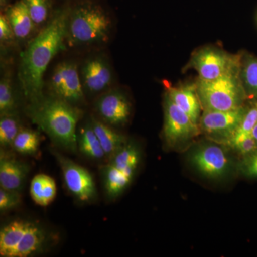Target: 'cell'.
Instances as JSON below:
<instances>
[{
  "mask_svg": "<svg viewBox=\"0 0 257 257\" xmlns=\"http://www.w3.org/2000/svg\"><path fill=\"white\" fill-rule=\"evenodd\" d=\"M189 162L199 173L209 179L222 178L231 170L227 152L215 144H206L196 148L190 154Z\"/></svg>",
  "mask_w": 257,
  "mask_h": 257,
  "instance_id": "9c48e42d",
  "label": "cell"
},
{
  "mask_svg": "<svg viewBox=\"0 0 257 257\" xmlns=\"http://www.w3.org/2000/svg\"><path fill=\"white\" fill-rule=\"evenodd\" d=\"M46 241L45 229L37 223L10 221L0 230V256H34L42 251Z\"/></svg>",
  "mask_w": 257,
  "mask_h": 257,
  "instance_id": "277c9868",
  "label": "cell"
},
{
  "mask_svg": "<svg viewBox=\"0 0 257 257\" xmlns=\"http://www.w3.org/2000/svg\"><path fill=\"white\" fill-rule=\"evenodd\" d=\"M69 15L60 11L29 44L21 55L19 78L24 94L30 102L43 97V78L47 67L64 46Z\"/></svg>",
  "mask_w": 257,
  "mask_h": 257,
  "instance_id": "6da1fadb",
  "label": "cell"
},
{
  "mask_svg": "<svg viewBox=\"0 0 257 257\" xmlns=\"http://www.w3.org/2000/svg\"><path fill=\"white\" fill-rule=\"evenodd\" d=\"M77 147L83 155L93 160H101L105 156L92 124L81 128L77 135Z\"/></svg>",
  "mask_w": 257,
  "mask_h": 257,
  "instance_id": "7402d4cb",
  "label": "cell"
},
{
  "mask_svg": "<svg viewBox=\"0 0 257 257\" xmlns=\"http://www.w3.org/2000/svg\"><path fill=\"white\" fill-rule=\"evenodd\" d=\"M15 99L11 81L5 77L0 82V113L1 115L15 113Z\"/></svg>",
  "mask_w": 257,
  "mask_h": 257,
  "instance_id": "484cf974",
  "label": "cell"
},
{
  "mask_svg": "<svg viewBox=\"0 0 257 257\" xmlns=\"http://www.w3.org/2000/svg\"><path fill=\"white\" fill-rule=\"evenodd\" d=\"M15 36L13 28L10 25L9 20L6 15H1L0 16V39L3 40H8Z\"/></svg>",
  "mask_w": 257,
  "mask_h": 257,
  "instance_id": "4dcf8cb0",
  "label": "cell"
},
{
  "mask_svg": "<svg viewBox=\"0 0 257 257\" xmlns=\"http://www.w3.org/2000/svg\"><path fill=\"white\" fill-rule=\"evenodd\" d=\"M28 114L57 145L72 152L77 151V124L80 111L72 104L56 96H43L31 103Z\"/></svg>",
  "mask_w": 257,
  "mask_h": 257,
  "instance_id": "7a4b0ae2",
  "label": "cell"
},
{
  "mask_svg": "<svg viewBox=\"0 0 257 257\" xmlns=\"http://www.w3.org/2000/svg\"><path fill=\"white\" fill-rule=\"evenodd\" d=\"M238 168L244 177L257 179V149L243 156Z\"/></svg>",
  "mask_w": 257,
  "mask_h": 257,
  "instance_id": "83f0119b",
  "label": "cell"
},
{
  "mask_svg": "<svg viewBox=\"0 0 257 257\" xmlns=\"http://www.w3.org/2000/svg\"><path fill=\"white\" fill-rule=\"evenodd\" d=\"M82 76L84 86L93 93L105 89L110 84L112 77L109 66L100 58L88 61L83 67Z\"/></svg>",
  "mask_w": 257,
  "mask_h": 257,
  "instance_id": "9a60e30c",
  "label": "cell"
},
{
  "mask_svg": "<svg viewBox=\"0 0 257 257\" xmlns=\"http://www.w3.org/2000/svg\"><path fill=\"white\" fill-rule=\"evenodd\" d=\"M66 187L82 202H90L96 197L95 183L89 171L60 154H56Z\"/></svg>",
  "mask_w": 257,
  "mask_h": 257,
  "instance_id": "30bf717a",
  "label": "cell"
},
{
  "mask_svg": "<svg viewBox=\"0 0 257 257\" xmlns=\"http://www.w3.org/2000/svg\"><path fill=\"white\" fill-rule=\"evenodd\" d=\"M96 109L104 121L114 126L126 124L131 115L130 101L122 93L117 91L101 96L96 104Z\"/></svg>",
  "mask_w": 257,
  "mask_h": 257,
  "instance_id": "7c38bea8",
  "label": "cell"
},
{
  "mask_svg": "<svg viewBox=\"0 0 257 257\" xmlns=\"http://www.w3.org/2000/svg\"><path fill=\"white\" fill-rule=\"evenodd\" d=\"M110 157L109 164L133 178L140 160V152L135 145L125 143Z\"/></svg>",
  "mask_w": 257,
  "mask_h": 257,
  "instance_id": "d6986e66",
  "label": "cell"
},
{
  "mask_svg": "<svg viewBox=\"0 0 257 257\" xmlns=\"http://www.w3.org/2000/svg\"><path fill=\"white\" fill-rule=\"evenodd\" d=\"M30 192L35 204L41 207H47L55 200L57 194L55 181L45 174L37 175L32 179Z\"/></svg>",
  "mask_w": 257,
  "mask_h": 257,
  "instance_id": "ac0fdd59",
  "label": "cell"
},
{
  "mask_svg": "<svg viewBox=\"0 0 257 257\" xmlns=\"http://www.w3.org/2000/svg\"><path fill=\"white\" fill-rule=\"evenodd\" d=\"M239 77L246 101L257 102L256 57L248 52H240Z\"/></svg>",
  "mask_w": 257,
  "mask_h": 257,
  "instance_id": "2e32d148",
  "label": "cell"
},
{
  "mask_svg": "<svg viewBox=\"0 0 257 257\" xmlns=\"http://www.w3.org/2000/svg\"><path fill=\"white\" fill-rule=\"evenodd\" d=\"M164 108V138L169 146H180L188 143L201 133L199 125L195 124L188 115L176 106L166 93Z\"/></svg>",
  "mask_w": 257,
  "mask_h": 257,
  "instance_id": "ba28073f",
  "label": "cell"
},
{
  "mask_svg": "<svg viewBox=\"0 0 257 257\" xmlns=\"http://www.w3.org/2000/svg\"><path fill=\"white\" fill-rule=\"evenodd\" d=\"M40 144V139L38 133L25 128L20 130L12 147L18 153L31 155L38 151Z\"/></svg>",
  "mask_w": 257,
  "mask_h": 257,
  "instance_id": "cb8c5ba5",
  "label": "cell"
},
{
  "mask_svg": "<svg viewBox=\"0 0 257 257\" xmlns=\"http://www.w3.org/2000/svg\"><path fill=\"white\" fill-rule=\"evenodd\" d=\"M239 62L240 52L231 54L220 47L208 45L193 52L184 70L194 69L199 78L213 80L237 69Z\"/></svg>",
  "mask_w": 257,
  "mask_h": 257,
  "instance_id": "8992f818",
  "label": "cell"
},
{
  "mask_svg": "<svg viewBox=\"0 0 257 257\" xmlns=\"http://www.w3.org/2000/svg\"><path fill=\"white\" fill-rule=\"evenodd\" d=\"M102 175L106 194L111 199L122 194L133 179L111 164L104 167Z\"/></svg>",
  "mask_w": 257,
  "mask_h": 257,
  "instance_id": "44dd1931",
  "label": "cell"
},
{
  "mask_svg": "<svg viewBox=\"0 0 257 257\" xmlns=\"http://www.w3.org/2000/svg\"><path fill=\"white\" fill-rule=\"evenodd\" d=\"M248 106L228 111L203 110L199 121L200 131L216 140L229 143L242 121Z\"/></svg>",
  "mask_w": 257,
  "mask_h": 257,
  "instance_id": "52a82bcc",
  "label": "cell"
},
{
  "mask_svg": "<svg viewBox=\"0 0 257 257\" xmlns=\"http://www.w3.org/2000/svg\"><path fill=\"white\" fill-rule=\"evenodd\" d=\"M29 167L26 164L3 152L0 156V186L8 190L19 191L23 187L28 175Z\"/></svg>",
  "mask_w": 257,
  "mask_h": 257,
  "instance_id": "5bb4252c",
  "label": "cell"
},
{
  "mask_svg": "<svg viewBox=\"0 0 257 257\" xmlns=\"http://www.w3.org/2000/svg\"><path fill=\"white\" fill-rule=\"evenodd\" d=\"M252 136L257 144V123L256 125H255L254 128H253L252 132Z\"/></svg>",
  "mask_w": 257,
  "mask_h": 257,
  "instance_id": "1f68e13d",
  "label": "cell"
},
{
  "mask_svg": "<svg viewBox=\"0 0 257 257\" xmlns=\"http://www.w3.org/2000/svg\"><path fill=\"white\" fill-rule=\"evenodd\" d=\"M50 87L56 97L70 104L81 102L84 99L77 66L72 62H63L57 66L51 77Z\"/></svg>",
  "mask_w": 257,
  "mask_h": 257,
  "instance_id": "8fae6325",
  "label": "cell"
},
{
  "mask_svg": "<svg viewBox=\"0 0 257 257\" xmlns=\"http://www.w3.org/2000/svg\"><path fill=\"white\" fill-rule=\"evenodd\" d=\"M24 2L35 25H40L46 21L50 10L47 0H24Z\"/></svg>",
  "mask_w": 257,
  "mask_h": 257,
  "instance_id": "4316f807",
  "label": "cell"
},
{
  "mask_svg": "<svg viewBox=\"0 0 257 257\" xmlns=\"http://www.w3.org/2000/svg\"><path fill=\"white\" fill-rule=\"evenodd\" d=\"M21 201L18 191L0 189V210L6 211L18 207Z\"/></svg>",
  "mask_w": 257,
  "mask_h": 257,
  "instance_id": "f1b7e54d",
  "label": "cell"
},
{
  "mask_svg": "<svg viewBox=\"0 0 257 257\" xmlns=\"http://www.w3.org/2000/svg\"><path fill=\"white\" fill-rule=\"evenodd\" d=\"M21 130L20 120L16 113L1 115V119H0V145L1 146L13 147L15 139Z\"/></svg>",
  "mask_w": 257,
  "mask_h": 257,
  "instance_id": "603a6c76",
  "label": "cell"
},
{
  "mask_svg": "<svg viewBox=\"0 0 257 257\" xmlns=\"http://www.w3.org/2000/svg\"><path fill=\"white\" fill-rule=\"evenodd\" d=\"M110 25L109 18L101 8L82 5L69 17L67 37L74 45L103 41L107 38Z\"/></svg>",
  "mask_w": 257,
  "mask_h": 257,
  "instance_id": "5b68a950",
  "label": "cell"
},
{
  "mask_svg": "<svg viewBox=\"0 0 257 257\" xmlns=\"http://www.w3.org/2000/svg\"><path fill=\"white\" fill-rule=\"evenodd\" d=\"M6 16L17 38H27L31 34L35 24L24 0H20L10 7Z\"/></svg>",
  "mask_w": 257,
  "mask_h": 257,
  "instance_id": "e0dca14e",
  "label": "cell"
},
{
  "mask_svg": "<svg viewBox=\"0 0 257 257\" xmlns=\"http://www.w3.org/2000/svg\"><path fill=\"white\" fill-rule=\"evenodd\" d=\"M233 147H234L242 156H244V155H248L250 152L256 150L257 149V144L252 135H251V136L245 138L242 141L239 142V143L236 144Z\"/></svg>",
  "mask_w": 257,
  "mask_h": 257,
  "instance_id": "f546056e",
  "label": "cell"
},
{
  "mask_svg": "<svg viewBox=\"0 0 257 257\" xmlns=\"http://www.w3.org/2000/svg\"><path fill=\"white\" fill-rule=\"evenodd\" d=\"M166 94L181 110L188 115L195 124L199 125L202 107L198 96L195 83L172 87L168 86Z\"/></svg>",
  "mask_w": 257,
  "mask_h": 257,
  "instance_id": "4fadbf2b",
  "label": "cell"
},
{
  "mask_svg": "<svg viewBox=\"0 0 257 257\" xmlns=\"http://www.w3.org/2000/svg\"><path fill=\"white\" fill-rule=\"evenodd\" d=\"M194 83L202 110H232L245 105L246 98L239 77V67L213 80L197 77Z\"/></svg>",
  "mask_w": 257,
  "mask_h": 257,
  "instance_id": "3957f363",
  "label": "cell"
},
{
  "mask_svg": "<svg viewBox=\"0 0 257 257\" xmlns=\"http://www.w3.org/2000/svg\"><path fill=\"white\" fill-rule=\"evenodd\" d=\"M91 124L106 156H112L126 143L124 136L116 133L104 123L93 119Z\"/></svg>",
  "mask_w": 257,
  "mask_h": 257,
  "instance_id": "ffe728a7",
  "label": "cell"
},
{
  "mask_svg": "<svg viewBox=\"0 0 257 257\" xmlns=\"http://www.w3.org/2000/svg\"><path fill=\"white\" fill-rule=\"evenodd\" d=\"M257 123V102H250L247 111L243 116L242 121L236 130L234 137L229 142L230 146L234 147L245 138L252 135V132Z\"/></svg>",
  "mask_w": 257,
  "mask_h": 257,
  "instance_id": "d4e9b609",
  "label": "cell"
}]
</instances>
